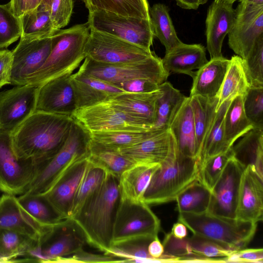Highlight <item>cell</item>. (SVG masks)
<instances>
[{
	"label": "cell",
	"mask_w": 263,
	"mask_h": 263,
	"mask_svg": "<svg viewBox=\"0 0 263 263\" xmlns=\"http://www.w3.org/2000/svg\"><path fill=\"white\" fill-rule=\"evenodd\" d=\"M88 160L118 180L126 170L135 164L122 155L119 151L98 144L91 140L89 145Z\"/></svg>",
	"instance_id": "f35d334b"
},
{
	"label": "cell",
	"mask_w": 263,
	"mask_h": 263,
	"mask_svg": "<svg viewBox=\"0 0 263 263\" xmlns=\"http://www.w3.org/2000/svg\"><path fill=\"white\" fill-rule=\"evenodd\" d=\"M24 212L40 228L45 230L62 221L63 218L42 195L24 194L17 197Z\"/></svg>",
	"instance_id": "836d02e7"
},
{
	"label": "cell",
	"mask_w": 263,
	"mask_h": 263,
	"mask_svg": "<svg viewBox=\"0 0 263 263\" xmlns=\"http://www.w3.org/2000/svg\"><path fill=\"white\" fill-rule=\"evenodd\" d=\"M168 129L174 138L177 152L184 156L198 159L195 128L190 97H186L171 122Z\"/></svg>",
	"instance_id": "d4e9b609"
},
{
	"label": "cell",
	"mask_w": 263,
	"mask_h": 263,
	"mask_svg": "<svg viewBox=\"0 0 263 263\" xmlns=\"http://www.w3.org/2000/svg\"><path fill=\"white\" fill-rule=\"evenodd\" d=\"M235 20L228 34L230 48L245 59L263 36V6H251L240 3L235 9Z\"/></svg>",
	"instance_id": "2e32d148"
},
{
	"label": "cell",
	"mask_w": 263,
	"mask_h": 263,
	"mask_svg": "<svg viewBox=\"0 0 263 263\" xmlns=\"http://www.w3.org/2000/svg\"><path fill=\"white\" fill-rule=\"evenodd\" d=\"M230 102L223 103L217 110L198 159V164L208 158L226 153L231 149L226 145L223 136V119Z\"/></svg>",
	"instance_id": "f6af8a7d"
},
{
	"label": "cell",
	"mask_w": 263,
	"mask_h": 263,
	"mask_svg": "<svg viewBox=\"0 0 263 263\" xmlns=\"http://www.w3.org/2000/svg\"><path fill=\"white\" fill-rule=\"evenodd\" d=\"M242 62L251 87L263 86V36Z\"/></svg>",
	"instance_id": "c3c4849f"
},
{
	"label": "cell",
	"mask_w": 263,
	"mask_h": 263,
	"mask_svg": "<svg viewBox=\"0 0 263 263\" xmlns=\"http://www.w3.org/2000/svg\"><path fill=\"white\" fill-rule=\"evenodd\" d=\"M42 1L43 0H25L24 13L35 9Z\"/></svg>",
	"instance_id": "94428289"
},
{
	"label": "cell",
	"mask_w": 263,
	"mask_h": 263,
	"mask_svg": "<svg viewBox=\"0 0 263 263\" xmlns=\"http://www.w3.org/2000/svg\"><path fill=\"white\" fill-rule=\"evenodd\" d=\"M240 3L251 6L258 7L263 6V0H239Z\"/></svg>",
	"instance_id": "6125c7cd"
},
{
	"label": "cell",
	"mask_w": 263,
	"mask_h": 263,
	"mask_svg": "<svg viewBox=\"0 0 263 263\" xmlns=\"http://www.w3.org/2000/svg\"><path fill=\"white\" fill-rule=\"evenodd\" d=\"M12 63V51L0 49V88L7 84H11Z\"/></svg>",
	"instance_id": "11a10c76"
},
{
	"label": "cell",
	"mask_w": 263,
	"mask_h": 263,
	"mask_svg": "<svg viewBox=\"0 0 263 263\" xmlns=\"http://www.w3.org/2000/svg\"><path fill=\"white\" fill-rule=\"evenodd\" d=\"M231 147L233 157L245 168L250 165L263 179V129L253 128Z\"/></svg>",
	"instance_id": "f1b7e54d"
},
{
	"label": "cell",
	"mask_w": 263,
	"mask_h": 263,
	"mask_svg": "<svg viewBox=\"0 0 263 263\" xmlns=\"http://www.w3.org/2000/svg\"><path fill=\"white\" fill-rule=\"evenodd\" d=\"M170 233L176 238H183L186 237L187 234L186 227L183 223L178 221L174 224Z\"/></svg>",
	"instance_id": "680465c9"
},
{
	"label": "cell",
	"mask_w": 263,
	"mask_h": 263,
	"mask_svg": "<svg viewBox=\"0 0 263 263\" xmlns=\"http://www.w3.org/2000/svg\"><path fill=\"white\" fill-rule=\"evenodd\" d=\"M237 0H214V1H220L231 4H233Z\"/></svg>",
	"instance_id": "be15d7a7"
},
{
	"label": "cell",
	"mask_w": 263,
	"mask_h": 263,
	"mask_svg": "<svg viewBox=\"0 0 263 263\" xmlns=\"http://www.w3.org/2000/svg\"><path fill=\"white\" fill-rule=\"evenodd\" d=\"M84 52L86 57L107 64L135 63L155 54L151 50L93 30L90 31Z\"/></svg>",
	"instance_id": "8fae6325"
},
{
	"label": "cell",
	"mask_w": 263,
	"mask_h": 263,
	"mask_svg": "<svg viewBox=\"0 0 263 263\" xmlns=\"http://www.w3.org/2000/svg\"><path fill=\"white\" fill-rule=\"evenodd\" d=\"M87 22L90 30L109 34L151 50L154 35L150 19L100 10L89 12Z\"/></svg>",
	"instance_id": "30bf717a"
},
{
	"label": "cell",
	"mask_w": 263,
	"mask_h": 263,
	"mask_svg": "<svg viewBox=\"0 0 263 263\" xmlns=\"http://www.w3.org/2000/svg\"><path fill=\"white\" fill-rule=\"evenodd\" d=\"M38 90L26 84L0 92V133L11 134L36 110Z\"/></svg>",
	"instance_id": "5bb4252c"
},
{
	"label": "cell",
	"mask_w": 263,
	"mask_h": 263,
	"mask_svg": "<svg viewBox=\"0 0 263 263\" xmlns=\"http://www.w3.org/2000/svg\"><path fill=\"white\" fill-rule=\"evenodd\" d=\"M262 249H245L238 250L227 258V262H262Z\"/></svg>",
	"instance_id": "db71d44e"
},
{
	"label": "cell",
	"mask_w": 263,
	"mask_h": 263,
	"mask_svg": "<svg viewBox=\"0 0 263 263\" xmlns=\"http://www.w3.org/2000/svg\"><path fill=\"white\" fill-rule=\"evenodd\" d=\"M243 106L253 128L263 129V86L250 87L243 97Z\"/></svg>",
	"instance_id": "681fc988"
},
{
	"label": "cell",
	"mask_w": 263,
	"mask_h": 263,
	"mask_svg": "<svg viewBox=\"0 0 263 263\" xmlns=\"http://www.w3.org/2000/svg\"><path fill=\"white\" fill-rule=\"evenodd\" d=\"M71 74L54 78L39 86L36 110L72 117L78 108Z\"/></svg>",
	"instance_id": "d6986e66"
},
{
	"label": "cell",
	"mask_w": 263,
	"mask_h": 263,
	"mask_svg": "<svg viewBox=\"0 0 263 263\" xmlns=\"http://www.w3.org/2000/svg\"><path fill=\"white\" fill-rule=\"evenodd\" d=\"M115 85L125 92H149L159 89L160 85L151 80L139 78L121 82Z\"/></svg>",
	"instance_id": "f5cc1de1"
},
{
	"label": "cell",
	"mask_w": 263,
	"mask_h": 263,
	"mask_svg": "<svg viewBox=\"0 0 263 263\" xmlns=\"http://www.w3.org/2000/svg\"><path fill=\"white\" fill-rule=\"evenodd\" d=\"M21 33L20 19L13 13L10 3L0 4V49L16 41Z\"/></svg>",
	"instance_id": "7dc6e473"
},
{
	"label": "cell",
	"mask_w": 263,
	"mask_h": 263,
	"mask_svg": "<svg viewBox=\"0 0 263 263\" xmlns=\"http://www.w3.org/2000/svg\"><path fill=\"white\" fill-rule=\"evenodd\" d=\"M161 61L164 70L170 74L183 73L192 78L195 73L194 70L199 69L208 62L203 45L183 42L165 52Z\"/></svg>",
	"instance_id": "cb8c5ba5"
},
{
	"label": "cell",
	"mask_w": 263,
	"mask_h": 263,
	"mask_svg": "<svg viewBox=\"0 0 263 263\" xmlns=\"http://www.w3.org/2000/svg\"><path fill=\"white\" fill-rule=\"evenodd\" d=\"M230 61L223 57L211 59L195 71L190 96H199L210 99L218 98Z\"/></svg>",
	"instance_id": "484cf974"
},
{
	"label": "cell",
	"mask_w": 263,
	"mask_h": 263,
	"mask_svg": "<svg viewBox=\"0 0 263 263\" xmlns=\"http://www.w3.org/2000/svg\"><path fill=\"white\" fill-rule=\"evenodd\" d=\"M160 226V219L148 204L120 197L114 219L111 246L137 238H155L158 237Z\"/></svg>",
	"instance_id": "52a82bcc"
},
{
	"label": "cell",
	"mask_w": 263,
	"mask_h": 263,
	"mask_svg": "<svg viewBox=\"0 0 263 263\" xmlns=\"http://www.w3.org/2000/svg\"><path fill=\"white\" fill-rule=\"evenodd\" d=\"M153 239L137 238L113 245L105 254L122 259L124 262H158L148 252V245Z\"/></svg>",
	"instance_id": "ee69618b"
},
{
	"label": "cell",
	"mask_w": 263,
	"mask_h": 263,
	"mask_svg": "<svg viewBox=\"0 0 263 263\" xmlns=\"http://www.w3.org/2000/svg\"><path fill=\"white\" fill-rule=\"evenodd\" d=\"M161 94L159 87V89L149 92H124L115 96L107 102L154 127L156 103Z\"/></svg>",
	"instance_id": "4316f807"
},
{
	"label": "cell",
	"mask_w": 263,
	"mask_h": 263,
	"mask_svg": "<svg viewBox=\"0 0 263 263\" xmlns=\"http://www.w3.org/2000/svg\"><path fill=\"white\" fill-rule=\"evenodd\" d=\"M78 109L108 101L125 91L101 79L77 71L70 76Z\"/></svg>",
	"instance_id": "603a6c76"
},
{
	"label": "cell",
	"mask_w": 263,
	"mask_h": 263,
	"mask_svg": "<svg viewBox=\"0 0 263 263\" xmlns=\"http://www.w3.org/2000/svg\"><path fill=\"white\" fill-rule=\"evenodd\" d=\"M232 157L231 148L226 153L208 158L199 163L198 181L211 192Z\"/></svg>",
	"instance_id": "bcb514c9"
},
{
	"label": "cell",
	"mask_w": 263,
	"mask_h": 263,
	"mask_svg": "<svg viewBox=\"0 0 263 263\" xmlns=\"http://www.w3.org/2000/svg\"><path fill=\"white\" fill-rule=\"evenodd\" d=\"M0 229L16 231L38 239L49 229L36 225L24 212L16 196L3 194L0 196Z\"/></svg>",
	"instance_id": "83f0119b"
},
{
	"label": "cell",
	"mask_w": 263,
	"mask_h": 263,
	"mask_svg": "<svg viewBox=\"0 0 263 263\" xmlns=\"http://www.w3.org/2000/svg\"><path fill=\"white\" fill-rule=\"evenodd\" d=\"M243 97L237 96L230 102L223 119V136L226 145L230 149L235 142L253 127L243 109Z\"/></svg>",
	"instance_id": "8d00e7d4"
},
{
	"label": "cell",
	"mask_w": 263,
	"mask_h": 263,
	"mask_svg": "<svg viewBox=\"0 0 263 263\" xmlns=\"http://www.w3.org/2000/svg\"><path fill=\"white\" fill-rule=\"evenodd\" d=\"M85 236L71 218H66L44 232L31 252V262H54L83 249Z\"/></svg>",
	"instance_id": "9c48e42d"
},
{
	"label": "cell",
	"mask_w": 263,
	"mask_h": 263,
	"mask_svg": "<svg viewBox=\"0 0 263 263\" xmlns=\"http://www.w3.org/2000/svg\"><path fill=\"white\" fill-rule=\"evenodd\" d=\"M236 218L255 223L263 219V179L250 165L241 176Z\"/></svg>",
	"instance_id": "44dd1931"
},
{
	"label": "cell",
	"mask_w": 263,
	"mask_h": 263,
	"mask_svg": "<svg viewBox=\"0 0 263 263\" xmlns=\"http://www.w3.org/2000/svg\"><path fill=\"white\" fill-rule=\"evenodd\" d=\"M74 120L72 117L36 110L11 134L17 158L43 163L62 147Z\"/></svg>",
	"instance_id": "6da1fadb"
},
{
	"label": "cell",
	"mask_w": 263,
	"mask_h": 263,
	"mask_svg": "<svg viewBox=\"0 0 263 263\" xmlns=\"http://www.w3.org/2000/svg\"><path fill=\"white\" fill-rule=\"evenodd\" d=\"M120 198L119 180L109 174L72 218L86 243L107 253L111 246L114 219Z\"/></svg>",
	"instance_id": "7a4b0ae2"
},
{
	"label": "cell",
	"mask_w": 263,
	"mask_h": 263,
	"mask_svg": "<svg viewBox=\"0 0 263 263\" xmlns=\"http://www.w3.org/2000/svg\"><path fill=\"white\" fill-rule=\"evenodd\" d=\"M51 47V36H21L18 44L12 50L11 84L26 85L28 77L44 64Z\"/></svg>",
	"instance_id": "9a60e30c"
},
{
	"label": "cell",
	"mask_w": 263,
	"mask_h": 263,
	"mask_svg": "<svg viewBox=\"0 0 263 263\" xmlns=\"http://www.w3.org/2000/svg\"><path fill=\"white\" fill-rule=\"evenodd\" d=\"M198 160L177 151L175 158L160 165L153 174L143 197L147 204L175 200L178 195L198 180Z\"/></svg>",
	"instance_id": "8992f818"
},
{
	"label": "cell",
	"mask_w": 263,
	"mask_h": 263,
	"mask_svg": "<svg viewBox=\"0 0 263 263\" xmlns=\"http://www.w3.org/2000/svg\"><path fill=\"white\" fill-rule=\"evenodd\" d=\"M48 8L55 30L61 29L69 23L73 8V0H43Z\"/></svg>",
	"instance_id": "f907efd6"
},
{
	"label": "cell",
	"mask_w": 263,
	"mask_h": 263,
	"mask_svg": "<svg viewBox=\"0 0 263 263\" xmlns=\"http://www.w3.org/2000/svg\"><path fill=\"white\" fill-rule=\"evenodd\" d=\"M160 165L135 164L126 170L119 179L120 197L130 201H143L151 178Z\"/></svg>",
	"instance_id": "f546056e"
},
{
	"label": "cell",
	"mask_w": 263,
	"mask_h": 263,
	"mask_svg": "<svg viewBox=\"0 0 263 263\" xmlns=\"http://www.w3.org/2000/svg\"><path fill=\"white\" fill-rule=\"evenodd\" d=\"M230 64L218 96L216 111L226 102L231 101L237 96L244 97L251 87L245 72L242 59L233 55Z\"/></svg>",
	"instance_id": "1f68e13d"
},
{
	"label": "cell",
	"mask_w": 263,
	"mask_h": 263,
	"mask_svg": "<svg viewBox=\"0 0 263 263\" xmlns=\"http://www.w3.org/2000/svg\"><path fill=\"white\" fill-rule=\"evenodd\" d=\"M91 12L105 11L126 16L150 19L147 0H82Z\"/></svg>",
	"instance_id": "74e56055"
},
{
	"label": "cell",
	"mask_w": 263,
	"mask_h": 263,
	"mask_svg": "<svg viewBox=\"0 0 263 263\" xmlns=\"http://www.w3.org/2000/svg\"><path fill=\"white\" fill-rule=\"evenodd\" d=\"M72 117L90 133L147 129L154 127L108 102L79 108Z\"/></svg>",
	"instance_id": "7c38bea8"
},
{
	"label": "cell",
	"mask_w": 263,
	"mask_h": 263,
	"mask_svg": "<svg viewBox=\"0 0 263 263\" xmlns=\"http://www.w3.org/2000/svg\"><path fill=\"white\" fill-rule=\"evenodd\" d=\"M78 71L114 85L139 78L151 80L160 85L170 76L163 67L161 59L156 54L142 61L123 64L100 63L86 57Z\"/></svg>",
	"instance_id": "ba28073f"
},
{
	"label": "cell",
	"mask_w": 263,
	"mask_h": 263,
	"mask_svg": "<svg viewBox=\"0 0 263 263\" xmlns=\"http://www.w3.org/2000/svg\"><path fill=\"white\" fill-rule=\"evenodd\" d=\"M177 5L185 9H197L200 5L206 3L208 0H175Z\"/></svg>",
	"instance_id": "6f0895ef"
},
{
	"label": "cell",
	"mask_w": 263,
	"mask_h": 263,
	"mask_svg": "<svg viewBox=\"0 0 263 263\" xmlns=\"http://www.w3.org/2000/svg\"><path fill=\"white\" fill-rule=\"evenodd\" d=\"M20 19L21 36H51L56 31L49 11L42 2L34 10L24 13Z\"/></svg>",
	"instance_id": "b9f144b4"
},
{
	"label": "cell",
	"mask_w": 263,
	"mask_h": 263,
	"mask_svg": "<svg viewBox=\"0 0 263 263\" xmlns=\"http://www.w3.org/2000/svg\"><path fill=\"white\" fill-rule=\"evenodd\" d=\"M90 31L87 22L56 30L51 35L49 56L44 64L28 77L26 84L40 86L54 78L72 74L86 58L84 49Z\"/></svg>",
	"instance_id": "3957f363"
},
{
	"label": "cell",
	"mask_w": 263,
	"mask_h": 263,
	"mask_svg": "<svg viewBox=\"0 0 263 263\" xmlns=\"http://www.w3.org/2000/svg\"><path fill=\"white\" fill-rule=\"evenodd\" d=\"M72 256L60 258L54 262H124L122 259L105 254H96L86 252L83 249Z\"/></svg>",
	"instance_id": "816d5d0a"
},
{
	"label": "cell",
	"mask_w": 263,
	"mask_h": 263,
	"mask_svg": "<svg viewBox=\"0 0 263 263\" xmlns=\"http://www.w3.org/2000/svg\"><path fill=\"white\" fill-rule=\"evenodd\" d=\"M233 4L214 1L209 6L205 20L206 49L211 59L222 57L223 41L230 31L235 16Z\"/></svg>",
	"instance_id": "7402d4cb"
},
{
	"label": "cell",
	"mask_w": 263,
	"mask_h": 263,
	"mask_svg": "<svg viewBox=\"0 0 263 263\" xmlns=\"http://www.w3.org/2000/svg\"><path fill=\"white\" fill-rule=\"evenodd\" d=\"M9 3L14 14L20 18L24 14L25 0H10Z\"/></svg>",
	"instance_id": "91938a15"
},
{
	"label": "cell",
	"mask_w": 263,
	"mask_h": 263,
	"mask_svg": "<svg viewBox=\"0 0 263 263\" xmlns=\"http://www.w3.org/2000/svg\"><path fill=\"white\" fill-rule=\"evenodd\" d=\"M39 165L15 155L11 134L0 133V191L14 196L23 194L35 177Z\"/></svg>",
	"instance_id": "4fadbf2b"
},
{
	"label": "cell",
	"mask_w": 263,
	"mask_h": 263,
	"mask_svg": "<svg viewBox=\"0 0 263 263\" xmlns=\"http://www.w3.org/2000/svg\"><path fill=\"white\" fill-rule=\"evenodd\" d=\"M37 240L27 235L0 229V259L4 262L30 261Z\"/></svg>",
	"instance_id": "4dcf8cb0"
},
{
	"label": "cell",
	"mask_w": 263,
	"mask_h": 263,
	"mask_svg": "<svg viewBox=\"0 0 263 263\" xmlns=\"http://www.w3.org/2000/svg\"><path fill=\"white\" fill-rule=\"evenodd\" d=\"M189 97L195 128L198 160L215 118L218 98L210 99L199 96Z\"/></svg>",
	"instance_id": "d6a6232c"
},
{
	"label": "cell",
	"mask_w": 263,
	"mask_h": 263,
	"mask_svg": "<svg viewBox=\"0 0 263 263\" xmlns=\"http://www.w3.org/2000/svg\"><path fill=\"white\" fill-rule=\"evenodd\" d=\"M119 152L135 164L161 165L174 160L177 150L169 129Z\"/></svg>",
	"instance_id": "ac0fdd59"
},
{
	"label": "cell",
	"mask_w": 263,
	"mask_h": 263,
	"mask_svg": "<svg viewBox=\"0 0 263 263\" xmlns=\"http://www.w3.org/2000/svg\"><path fill=\"white\" fill-rule=\"evenodd\" d=\"M211 192L198 180L189 185L176 197L179 213L200 214L206 212Z\"/></svg>",
	"instance_id": "60d3db41"
},
{
	"label": "cell",
	"mask_w": 263,
	"mask_h": 263,
	"mask_svg": "<svg viewBox=\"0 0 263 263\" xmlns=\"http://www.w3.org/2000/svg\"><path fill=\"white\" fill-rule=\"evenodd\" d=\"M90 132L74 121L60 150L51 159L38 164L39 168L27 190L28 195H43L76 161L89 154Z\"/></svg>",
	"instance_id": "277c9868"
},
{
	"label": "cell",
	"mask_w": 263,
	"mask_h": 263,
	"mask_svg": "<svg viewBox=\"0 0 263 263\" xmlns=\"http://www.w3.org/2000/svg\"><path fill=\"white\" fill-rule=\"evenodd\" d=\"M149 17L154 35L165 47V52L182 43L177 35L166 5L154 4L149 8Z\"/></svg>",
	"instance_id": "ab89813d"
},
{
	"label": "cell",
	"mask_w": 263,
	"mask_h": 263,
	"mask_svg": "<svg viewBox=\"0 0 263 263\" xmlns=\"http://www.w3.org/2000/svg\"><path fill=\"white\" fill-rule=\"evenodd\" d=\"M0 262H4L3 260L0 259Z\"/></svg>",
	"instance_id": "e7e4bbea"
},
{
	"label": "cell",
	"mask_w": 263,
	"mask_h": 263,
	"mask_svg": "<svg viewBox=\"0 0 263 263\" xmlns=\"http://www.w3.org/2000/svg\"><path fill=\"white\" fill-rule=\"evenodd\" d=\"M165 130L152 128L147 129L121 130L90 133L93 142L119 151L133 146L155 134Z\"/></svg>",
	"instance_id": "e575fe53"
},
{
	"label": "cell",
	"mask_w": 263,
	"mask_h": 263,
	"mask_svg": "<svg viewBox=\"0 0 263 263\" xmlns=\"http://www.w3.org/2000/svg\"><path fill=\"white\" fill-rule=\"evenodd\" d=\"M178 221L185 225L194 234L224 244L238 251L252 240L257 223L237 218L217 216L204 212L200 214L179 213Z\"/></svg>",
	"instance_id": "5b68a950"
},
{
	"label": "cell",
	"mask_w": 263,
	"mask_h": 263,
	"mask_svg": "<svg viewBox=\"0 0 263 263\" xmlns=\"http://www.w3.org/2000/svg\"><path fill=\"white\" fill-rule=\"evenodd\" d=\"M245 167L232 156L211 191L206 212L229 218H236L240 183Z\"/></svg>",
	"instance_id": "e0dca14e"
},
{
	"label": "cell",
	"mask_w": 263,
	"mask_h": 263,
	"mask_svg": "<svg viewBox=\"0 0 263 263\" xmlns=\"http://www.w3.org/2000/svg\"><path fill=\"white\" fill-rule=\"evenodd\" d=\"M148 252L149 255L156 259L158 262H162L161 256L164 252L163 244L159 240L158 237L153 239L148 246Z\"/></svg>",
	"instance_id": "9f6ffc18"
},
{
	"label": "cell",
	"mask_w": 263,
	"mask_h": 263,
	"mask_svg": "<svg viewBox=\"0 0 263 263\" xmlns=\"http://www.w3.org/2000/svg\"><path fill=\"white\" fill-rule=\"evenodd\" d=\"M88 155L73 162L44 195L54 210L68 218L72 200L88 164Z\"/></svg>",
	"instance_id": "ffe728a7"
},
{
	"label": "cell",
	"mask_w": 263,
	"mask_h": 263,
	"mask_svg": "<svg viewBox=\"0 0 263 263\" xmlns=\"http://www.w3.org/2000/svg\"><path fill=\"white\" fill-rule=\"evenodd\" d=\"M162 94L156 103V119L154 127L162 130L168 129L170 124L186 97L166 81L159 85Z\"/></svg>",
	"instance_id": "d590c367"
},
{
	"label": "cell",
	"mask_w": 263,
	"mask_h": 263,
	"mask_svg": "<svg viewBox=\"0 0 263 263\" xmlns=\"http://www.w3.org/2000/svg\"><path fill=\"white\" fill-rule=\"evenodd\" d=\"M84 176L75 193L69 217H72L81 208L86 200L102 185L108 173L88 160Z\"/></svg>",
	"instance_id": "7bdbcfd3"
}]
</instances>
